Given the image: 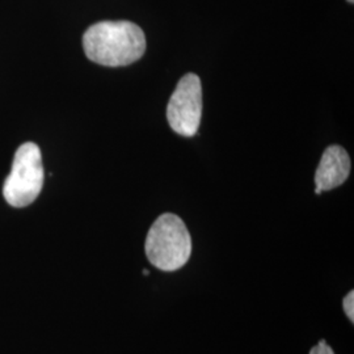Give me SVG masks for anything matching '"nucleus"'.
Wrapping results in <instances>:
<instances>
[{"instance_id":"nucleus-1","label":"nucleus","mask_w":354,"mask_h":354,"mask_svg":"<svg viewBox=\"0 0 354 354\" xmlns=\"http://www.w3.org/2000/svg\"><path fill=\"white\" fill-rule=\"evenodd\" d=\"M89 61L106 67H122L137 62L146 51V36L130 21H102L89 26L83 36Z\"/></svg>"},{"instance_id":"nucleus-4","label":"nucleus","mask_w":354,"mask_h":354,"mask_svg":"<svg viewBox=\"0 0 354 354\" xmlns=\"http://www.w3.org/2000/svg\"><path fill=\"white\" fill-rule=\"evenodd\" d=\"M203 117V86L196 74L180 79L167 106V120L171 129L183 136L197 134Z\"/></svg>"},{"instance_id":"nucleus-7","label":"nucleus","mask_w":354,"mask_h":354,"mask_svg":"<svg viewBox=\"0 0 354 354\" xmlns=\"http://www.w3.org/2000/svg\"><path fill=\"white\" fill-rule=\"evenodd\" d=\"M310 354H335V352L332 351V348L329 346L327 342L322 340V342H317V345L311 349Z\"/></svg>"},{"instance_id":"nucleus-3","label":"nucleus","mask_w":354,"mask_h":354,"mask_svg":"<svg viewBox=\"0 0 354 354\" xmlns=\"http://www.w3.org/2000/svg\"><path fill=\"white\" fill-rule=\"evenodd\" d=\"M42 185L44 165L39 147L28 142L15 153L11 174L3 187V196L13 207H26L36 201Z\"/></svg>"},{"instance_id":"nucleus-5","label":"nucleus","mask_w":354,"mask_h":354,"mask_svg":"<svg viewBox=\"0 0 354 354\" xmlns=\"http://www.w3.org/2000/svg\"><path fill=\"white\" fill-rule=\"evenodd\" d=\"M351 174V158L345 149L332 145L320 159L315 174V193L320 194L324 190H332L342 185Z\"/></svg>"},{"instance_id":"nucleus-6","label":"nucleus","mask_w":354,"mask_h":354,"mask_svg":"<svg viewBox=\"0 0 354 354\" xmlns=\"http://www.w3.org/2000/svg\"><path fill=\"white\" fill-rule=\"evenodd\" d=\"M342 307H344V311L346 314V317H349V320L353 323L354 322V291H349L346 294V297L344 298V302H342Z\"/></svg>"},{"instance_id":"nucleus-2","label":"nucleus","mask_w":354,"mask_h":354,"mask_svg":"<svg viewBox=\"0 0 354 354\" xmlns=\"http://www.w3.org/2000/svg\"><path fill=\"white\" fill-rule=\"evenodd\" d=\"M145 250L152 266L163 272L185 266L192 254V238L183 219L171 213L160 215L147 234Z\"/></svg>"},{"instance_id":"nucleus-8","label":"nucleus","mask_w":354,"mask_h":354,"mask_svg":"<svg viewBox=\"0 0 354 354\" xmlns=\"http://www.w3.org/2000/svg\"><path fill=\"white\" fill-rule=\"evenodd\" d=\"M348 1H349V3H353L354 0H348Z\"/></svg>"}]
</instances>
